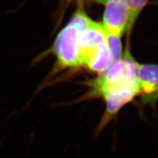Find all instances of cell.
Returning a JSON list of instances; mask_svg holds the SVG:
<instances>
[{
    "label": "cell",
    "mask_w": 158,
    "mask_h": 158,
    "mask_svg": "<svg viewBox=\"0 0 158 158\" xmlns=\"http://www.w3.org/2000/svg\"><path fill=\"white\" fill-rule=\"evenodd\" d=\"M102 26L106 32L121 38L126 31L130 30L131 12L125 3L114 1L105 5Z\"/></svg>",
    "instance_id": "cell-4"
},
{
    "label": "cell",
    "mask_w": 158,
    "mask_h": 158,
    "mask_svg": "<svg viewBox=\"0 0 158 158\" xmlns=\"http://www.w3.org/2000/svg\"><path fill=\"white\" fill-rule=\"evenodd\" d=\"M79 54L81 67L100 74L113 64L106 31L101 23L92 21L87 28L82 31L79 38Z\"/></svg>",
    "instance_id": "cell-2"
},
{
    "label": "cell",
    "mask_w": 158,
    "mask_h": 158,
    "mask_svg": "<svg viewBox=\"0 0 158 158\" xmlns=\"http://www.w3.org/2000/svg\"><path fill=\"white\" fill-rule=\"evenodd\" d=\"M142 105L155 106L158 102V64H140L138 96Z\"/></svg>",
    "instance_id": "cell-5"
},
{
    "label": "cell",
    "mask_w": 158,
    "mask_h": 158,
    "mask_svg": "<svg viewBox=\"0 0 158 158\" xmlns=\"http://www.w3.org/2000/svg\"><path fill=\"white\" fill-rule=\"evenodd\" d=\"M81 5L73 15L70 21L59 32L55 39L53 51L60 68H78L81 67L79 54L81 33L92 22Z\"/></svg>",
    "instance_id": "cell-1"
},
{
    "label": "cell",
    "mask_w": 158,
    "mask_h": 158,
    "mask_svg": "<svg viewBox=\"0 0 158 158\" xmlns=\"http://www.w3.org/2000/svg\"><path fill=\"white\" fill-rule=\"evenodd\" d=\"M94 2L100 5H106V4L114 1H122L125 3L131 12V21H130V29H131L135 23L136 19L139 16L140 13L143 10L149 0H92Z\"/></svg>",
    "instance_id": "cell-6"
},
{
    "label": "cell",
    "mask_w": 158,
    "mask_h": 158,
    "mask_svg": "<svg viewBox=\"0 0 158 158\" xmlns=\"http://www.w3.org/2000/svg\"><path fill=\"white\" fill-rule=\"evenodd\" d=\"M106 35L108 48H109L110 54L112 56V59H113V62L114 63L122 58L124 53L123 51H122L121 38L110 35L109 33L106 32Z\"/></svg>",
    "instance_id": "cell-7"
},
{
    "label": "cell",
    "mask_w": 158,
    "mask_h": 158,
    "mask_svg": "<svg viewBox=\"0 0 158 158\" xmlns=\"http://www.w3.org/2000/svg\"><path fill=\"white\" fill-rule=\"evenodd\" d=\"M139 64L128 48L119 60L113 63L96 79L89 83L91 96L97 91L107 88L134 87L138 89Z\"/></svg>",
    "instance_id": "cell-3"
},
{
    "label": "cell",
    "mask_w": 158,
    "mask_h": 158,
    "mask_svg": "<svg viewBox=\"0 0 158 158\" xmlns=\"http://www.w3.org/2000/svg\"><path fill=\"white\" fill-rule=\"evenodd\" d=\"M73 1H74V0H67V5H68L69 4H70Z\"/></svg>",
    "instance_id": "cell-8"
}]
</instances>
